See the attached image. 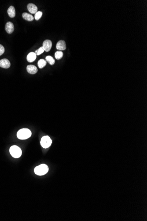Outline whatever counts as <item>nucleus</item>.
Instances as JSON below:
<instances>
[{
    "mask_svg": "<svg viewBox=\"0 0 147 221\" xmlns=\"http://www.w3.org/2000/svg\"><path fill=\"white\" fill-rule=\"evenodd\" d=\"M31 131L28 128H22L19 130L17 133L18 138L20 140H26L31 137Z\"/></svg>",
    "mask_w": 147,
    "mask_h": 221,
    "instance_id": "nucleus-1",
    "label": "nucleus"
},
{
    "mask_svg": "<svg viewBox=\"0 0 147 221\" xmlns=\"http://www.w3.org/2000/svg\"><path fill=\"white\" fill-rule=\"evenodd\" d=\"M49 171V167L45 164H42L37 166L35 168L34 172L38 176H42L46 174Z\"/></svg>",
    "mask_w": 147,
    "mask_h": 221,
    "instance_id": "nucleus-2",
    "label": "nucleus"
},
{
    "mask_svg": "<svg viewBox=\"0 0 147 221\" xmlns=\"http://www.w3.org/2000/svg\"><path fill=\"white\" fill-rule=\"evenodd\" d=\"M9 152L11 155L14 158H19L21 156L22 154L21 149L16 145L12 146L11 147Z\"/></svg>",
    "mask_w": 147,
    "mask_h": 221,
    "instance_id": "nucleus-3",
    "label": "nucleus"
},
{
    "mask_svg": "<svg viewBox=\"0 0 147 221\" xmlns=\"http://www.w3.org/2000/svg\"><path fill=\"white\" fill-rule=\"evenodd\" d=\"M40 143L43 148H47L51 145L52 141L49 136H46L42 137Z\"/></svg>",
    "mask_w": 147,
    "mask_h": 221,
    "instance_id": "nucleus-4",
    "label": "nucleus"
},
{
    "mask_svg": "<svg viewBox=\"0 0 147 221\" xmlns=\"http://www.w3.org/2000/svg\"><path fill=\"white\" fill-rule=\"evenodd\" d=\"M43 48L46 52H49L52 48V42L50 40H45L43 43Z\"/></svg>",
    "mask_w": 147,
    "mask_h": 221,
    "instance_id": "nucleus-5",
    "label": "nucleus"
},
{
    "mask_svg": "<svg viewBox=\"0 0 147 221\" xmlns=\"http://www.w3.org/2000/svg\"><path fill=\"white\" fill-rule=\"evenodd\" d=\"M5 31L8 34H12L14 31V26L12 23L8 22L6 24L5 27Z\"/></svg>",
    "mask_w": 147,
    "mask_h": 221,
    "instance_id": "nucleus-6",
    "label": "nucleus"
},
{
    "mask_svg": "<svg viewBox=\"0 0 147 221\" xmlns=\"http://www.w3.org/2000/svg\"><path fill=\"white\" fill-rule=\"evenodd\" d=\"M10 62L6 58L2 59L0 60V67L4 69H8L10 67Z\"/></svg>",
    "mask_w": 147,
    "mask_h": 221,
    "instance_id": "nucleus-7",
    "label": "nucleus"
},
{
    "mask_svg": "<svg viewBox=\"0 0 147 221\" xmlns=\"http://www.w3.org/2000/svg\"><path fill=\"white\" fill-rule=\"evenodd\" d=\"M28 11L31 14H35L38 12V8L36 5L32 3H30L27 6Z\"/></svg>",
    "mask_w": 147,
    "mask_h": 221,
    "instance_id": "nucleus-8",
    "label": "nucleus"
},
{
    "mask_svg": "<svg viewBox=\"0 0 147 221\" xmlns=\"http://www.w3.org/2000/svg\"><path fill=\"white\" fill-rule=\"evenodd\" d=\"M56 48L58 50H65L66 49V44L65 41L64 40L59 41L56 44Z\"/></svg>",
    "mask_w": 147,
    "mask_h": 221,
    "instance_id": "nucleus-9",
    "label": "nucleus"
},
{
    "mask_svg": "<svg viewBox=\"0 0 147 221\" xmlns=\"http://www.w3.org/2000/svg\"><path fill=\"white\" fill-rule=\"evenodd\" d=\"M26 70L28 73L31 74H35L38 72V69L34 65H28L26 67Z\"/></svg>",
    "mask_w": 147,
    "mask_h": 221,
    "instance_id": "nucleus-10",
    "label": "nucleus"
},
{
    "mask_svg": "<svg viewBox=\"0 0 147 221\" xmlns=\"http://www.w3.org/2000/svg\"><path fill=\"white\" fill-rule=\"evenodd\" d=\"M36 54L34 52H31L28 54L26 59L29 62H33L36 59Z\"/></svg>",
    "mask_w": 147,
    "mask_h": 221,
    "instance_id": "nucleus-11",
    "label": "nucleus"
},
{
    "mask_svg": "<svg viewBox=\"0 0 147 221\" xmlns=\"http://www.w3.org/2000/svg\"><path fill=\"white\" fill-rule=\"evenodd\" d=\"M8 14L11 18H14L16 16L15 9L13 6H11L8 9Z\"/></svg>",
    "mask_w": 147,
    "mask_h": 221,
    "instance_id": "nucleus-12",
    "label": "nucleus"
},
{
    "mask_svg": "<svg viewBox=\"0 0 147 221\" xmlns=\"http://www.w3.org/2000/svg\"><path fill=\"white\" fill-rule=\"evenodd\" d=\"M22 17L24 19L28 21H32L34 19V17L32 15L26 12H24L22 14Z\"/></svg>",
    "mask_w": 147,
    "mask_h": 221,
    "instance_id": "nucleus-13",
    "label": "nucleus"
},
{
    "mask_svg": "<svg viewBox=\"0 0 147 221\" xmlns=\"http://www.w3.org/2000/svg\"><path fill=\"white\" fill-rule=\"evenodd\" d=\"M38 67L40 69H42L46 65V61L44 59H40V60L38 61Z\"/></svg>",
    "mask_w": 147,
    "mask_h": 221,
    "instance_id": "nucleus-14",
    "label": "nucleus"
},
{
    "mask_svg": "<svg viewBox=\"0 0 147 221\" xmlns=\"http://www.w3.org/2000/svg\"><path fill=\"white\" fill-rule=\"evenodd\" d=\"M45 59L46 61L48 62L51 65H53L54 64H55V60L53 57L50 56H48L47 57H46Z\"/></svg>",
    "mask_w": 147,
    "mask_h": 221,
    "instance_id": "nucleus-15",
    "label": "nucleus"
},
{
    "mask_svg": "<svg viewBox=\"0 0 147 221\" xmlns=\"http://www.w3.org/2000/svg\"><path fill=\"white\" fill-rule=\"evenodd\" d=\"M63 55H64L63 53L61 51H58L55 52V57L57 60H60L63 57Z\"/></svg>",
    "mask_w": 147,
    "mask_h": 221,
    "instance_id": "nucleus-16",
    "label": "nucleus"
},
{
    "mask_svg": "<svg viewBox=\"0 0 147 221\" xmlns=\"http://www.w3.org/2000/svg\"><path fill=\"white\" fill-rule=\"evenodd\" d=\"M42 12H41V11L37 12L35 14V19H36V20H38L41 18L42 17Z\"/></svg>",
    "mask_w": 147,
    "mask_h": 221,
    "instance_id": "nucleus-17",
    "label": "nucleus"
},
{
    "mask_svg": "<svg viewBox=\"0 0 147 221\" xmlns=\"http://www.w3.org/2000/svg\"><path fill=\"white\" fill-rule=\"evenodd\" d=\"M45 50H44L43 47H41L40 48L38 49L37 50L35 51V53L36 54V55H40L41 54H42Z\"/></svg>",
    "mask_w": 147,
    "mask_h": 221,
    "instance_id": "nucleus-18",
    "label": "nucleus"
},
{
    "mask_svg": "<svg viewBox=\"0 0 147 221\" xmlns=\"http://www.w3.org/2000/svg\"><path fill=\"white\" fill-rule=\"evenodd\" d=\"M5 51V48L2 45L0 44V56L2 55L4 53Z\"/></svg>",
    "mask_w": 147,
    "mask_h": 221,
    "instance_id": "nucleus-19",
    "label": "nucleus"
}]
</instances>
